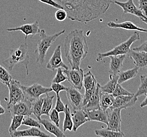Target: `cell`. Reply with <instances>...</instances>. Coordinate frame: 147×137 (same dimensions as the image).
Masks as SVG:
<instances>
[{"mask_svg": "<svg viewBox=\"0 0 147 137\" xmlns=\"http://www.w3.org/2000/svg\"><path fill=\"white\" fill-rule=\"evenodd\" d=\"M65 55L72 69L80 68L82 60L88 53V47L83 31L75 29L67 35L64 41Z\"/></svg>", "mask_w": 147, "mask_h": 137, "instance_id": "obj_1", "label": "cell"}, {"mask_svg": "<svg viewBox=\"0 0 147 137\" xmlns=\"http://www.w3.org/2000/svg\"><path fill=\"white\" fill-rule=\"evenodd\" d=\"M29 60L30 56L28 52V45L26 41H25L24 43L21 44L16 49L10 50L9 56L7 59L3 61L2 64L9 71L12 70L17 64H22L26 69L27 75H28Z\"/></svg>", "mask_w": 147, "mask_h": 137, "instance_id": "obj_2", "label": "cell"}, {"mask_svg": "<svg viewBox=\"0 0 147 137\" xmlns=\"http://www.w3.org/2000/svg\"><path fill=\"white\" fill-rule=\"evenodd\" d=\"M65 29H63L53 35H47L44 30L40 31V39L37 42V47L34 51V53L37 55L36 62L37 63H40L42 65L45 63L47 51L57 38L65 33Z\"/></svg>", "mask_w": 147, "mask_h": 137, "instance_id": "obj_3", "label": "cell"}, {"mask_svg": "<svg viewBox=\"0 0 147 137\" xmlns=\"http://www.w3.org/2000/svg\"><path fill=\"white\" fill-rule=\"evenodd\" d=\"M140 39V34L136 31L134 32L127 40L124 41L123 42L119 44L117 46L114 47L112 50L97 54L96 61L100 62L104 58L109 57L110 56L113 55H127L129 51L130 50L132 44L137 41L139 40Z\"/></svg>", "mask_w": 147, "mask_h": 137, "instance_id": "obj_4", "label": "cell"}, {"mask_svg": "<svg viewBox=\"0 0 147 137\" xmlns=\"http://www.w3.org/2000/svg\"><path fill=\"white\" fill-rule=\"evenodd\" d=\"M20 86L23 91L25 98L31 102L39 99L44 94H48L53 91L51 88L44 87L38 84H34L29 86H25L21 84Z\"/></svg>", "mask_w": 147, "mask_h": 137, "instance_id": "obj_5", "label": "cell"}, {"mask_svg": "<svg viewBox=\"0 0 147 137\" xmlns=\"http://www.w3.org/2000/svg\"><path fill=\"white\" fill-rule=\"evenodd\" d=\"M20 84L21 83L19 81L12 79L10 84L8 85L9 98L7 106L17 104L26 99Z\"/></svg>", "mask_w": 147, "mask_h": 137, "instance_id": "obj_6", "label": "cell"}, {"mask_svg": "<svg viewBox=\"0 0 147 137\" xmlns=\"http://www.w3.org/2000/svg\"><path fill=\"white\" fill-rule=\"evenodd\" d=\"M7 110L11 113L12 116L14 115H21L29 116L31 115V102L24 99L17 104L7 106Z\"/></svg>", "mask_w": 147, "mask_h": 137, "instance_id": "obj_7", "label": "cell"}, {"mask_svg": "<svg viewBox=\"0 0 147 137\" xmlns=\"http://www.w3.org/2000/svg\"><path fill=\"white\" fill-rule=\"evenodd\" d=\"M64 74L67 77L71 85L80 91L83 86L84 71L82 69H65Z\"/></svg>", "mask_w": 147, "mask_h": 137, "instance_id": "obj_8", "label": "cell"}, {"mask_svg": "<svg viewBox=\"0 0 147 137\" xmlns=\"http://www.w3.org/2000/svg\"><path fill=\"white\" fill-rule=\"evenodd\" d=\"M67 99L73 110L80 109L83 108V95L79 90L71 86L66 90Z\"/></svg>", "mask_w": 147, "mask_h": 137, "instance_id": "obj_9", "label": "cell"}, {"mask_svg": "<svg viewBox=\"0 0 147 137\" xmlns=\"http://www.w3.org/2000/svg\"><path fill=\"white\" fill-rule=\"evenodd\" d=\"M59 67H63L65 69H68V67L64 62L62 57L61 51V45H59L55 49L53 55L50 60L48 62L46 68L49 70L54 71Z\"/></svg>", "mask_w": 147, "mask_h": 137, "instance_id": "obj_10", "label": "cell"}, {"mask_svg": "<svg viewBox=\"0 0 147 137\" xmlns=\"http://www.w3.org/2000/svg\"><path fill=\"white\" fill-rule=\"evenodd\" d=\"M113 3L115 4L120 7L123 11V13L125 14H130L138 17L140 19H147L142 13V11L136 7L134 2V0H127L126 2H120L118 1H113Z\"/></svg>", "mask_w": 147, "mask_h": 137, "instance_id": "obj_11", "label": "cell"}, {"mask_svg": "<svg viewBox=\"0 0 147 137\" xmlns=\"http://www.w3.org/2000/svg\"><path fill=\"white\" fill-rule=\"evenodd\" d=\"M6 30L9 32L21 31L25 34V41L27 40V37L29 35L34 37L35 35L40 33V29L38 21H34L32 23L25 24L20 27L7 29Z\"/></svg>", "mask_w": 147, "mask_h": 137, "instance_id": "obj_12", "label": "cell"}, {"mask_svg": "<svg viewBox=\"0 0 147 137\" xmlns=\"http://www.w3.org/2000/svg\"><path fill=\"white\" fill-rule=\"evenodd\" d=\"M138 100V97L134 94L131 96H121L115 97L113 104L110 107L111 110L115 108L125 109L133 106Z\"/></svg>", "mask_w": 147, "mask_h": 137, "instance_id": "obj_13", "label": "cell"}, {"mask_svg": "<svg viewBox=\"0 0 147 137\" xmlns=\"http://www.w3.org/2000/svg\"><path fill=\"white\" fill-rule=\"evenodd\" d=\"M122 110H123L122 108H115L111 110V113L109 114L107 129L114 131H121V112Z\"/></svg>", "mask_w": 147, "mask_h": 137, "instance_id": "obj_14", "label": "cell"}, {"mask_svg": "<svg viewBox=\"0 0 147 137\" xmlns=\"http://www.w3.org/2000/svg\"><path fill=\"white\" fill-rule=\"evenodd\" d=\"M127 55L134 61L136 67H139V69L147 67V53L146 52L130 49Z\"/></svg>", "mask_w": 147, "mask_h": 137, "instance_id": "obj_15", "label": "cell"}, {"mask_svg": "<svg viewBox=\"0 0 147 137\" xmlns=\"http://www.w3.org/2000/svg\"><path fill=\"white\" fill-rule=\"evenodd\" d=\"M89 121H97L102 122L108 126L109 114L107 110H104L101 108L94 110L86 111Z\"/></svg>", "mask_w": 147, "mask_h": 137, "instance_id": "obj_16", "label": "cell"}, {"mask_svg": "<svg viewBox=\"0 0 147 137\" xmlns=\"http://www.w3.org/2000/svg\"><path fill=\"white\" fill-rule=\"evenodd\" d=\"M110 59V73L111 75L117 76L120 74L121 70L123 67V62L126 55H113L109 57Z\"/></svg>", "mask_w": 147, "mask_h": 137, "instance_id": "obj_17", "label": "cell"}, {"mask_svg": "<svg viewBox=\"0 0 147 137\" xmlns=\"http://www.w3.org/2000/svg\"><path fill=\"white\" fill-rule=\"evenodd\" d=\"M71 114L73 122V130L74 132H76L81 126L90 121L86 111L82 109L73 110Z\"/></svg>", "mask_w": 147, "mask_h": 137, "instance_id": "obj_18", "label": "cell"}, {"mask_svg": "<svg viewBox=\"0 0 147 137\" xmlns=\"http://www.w3.org/2000/svg\"><path fill=\"white\" fill-rule=\"evenodd\" d=\"M50 134L45 133L37 127H31L29 129L23 130H17L11 136L12 137H50Z\"/></svg>", "mask_w": 147, "mask_h": 137, "instance_id": "obj_19", "label": "cell"}, {"mask_svg": "<svg viewBox=\"0 0 147 137\" xmlns=\"http://www.w3.org/2000/svg\"><path fill=\"white\" fill-rule=\"evenodd\" d=\"M100 85L97 83L96 90L94 93L87 104L82 109L85 111L94 110L100 108Z\"/></svg>", "mask_w": 147, "mask_h": 137, "instance_id": "obj_20", "label": "cell"}, {"mask_svg": "<svg viewBox=\"0 0 147 137\" xmlns=\"http://www.w3.org/2000/svg\"><path fill=\"white\" fill-rule=\"evenodd\" d=\"M107 25L112 29H122L125 30L136 31L139 32H147V29L138 27L131 21H125L121 23H117L110 21L107 23Z\"/></svg>", "mask_w": 147, "mask_h": 137, "instance_id": "obj_21", "label": "cell"}, {"mask_svg": "<svg viewBox=\"0 0 147 137\" xmlns=\"http://www.w3.org/2000/svg\"><path fill=\"white\" fill-rule=\"evenodd\" d=\"M40 124H42L45 129L50 134H54L56 137H66V135L64 134L62 131L52 121L47 120L46 119H41L40 121Z\"/></svg>", "mask_w": 147, "mask_h": 137, "instance_id": "obj_22", "label": "cell"}, {"mask_svg": "<svg viewBox=\"0 0 147 137\" xmlns=\"http://www.w3.org/2000/svg\"><path fill=\"white\" fill-rule=\"evenodd\" d=\"M139 67H135L131 69L121 72L119 75L117 83L121 84L132 79H134L137 76L138 74L139 73Z\"/></svg>", "mask_w": 147, "mask_h": 137, "instance_id": "obj_23", "label": "cell"}, {"mask_svg": "<svg viewBox=\"0 0 147 137\" xmlns=\"http://www.w3.org/2000/svg\"><path fill=\"white\" fill-rule=\"evenodd\" d=\"M115 97L112 94H107L101 92L100 100V108L104 110H107L113 105Z\"/></svg>", "mask_w": 147, "mask_h": 137, "instance_id": "obj_24", "label": "cell"}, {"mask_svg": "<svg viewBox=\"0 0 147 137\" xmlns=\"http://www.w3.org/2000/svg\"><path fill=\"white\" fill-rule=\"evenodd\" d=\"M118 79L119 76H114L110 74V80L104 86H100L101 92L107 94H112L116 88L117 84H118Z\"/></svg>", "mask_w": 147, "mask_h": 137, "instance_id": "obj_25", "label": "cell"}, {"mask_svg": "<svg viewBox=\"0 0 147 137\" xmlns=\"http://www.w3.org/2000/svg\"><path fill=\"white\" fill-rule=\"evenodd\" d=\"M97 81L91 71H89L86 74H84L83 87L85 90H88L96 88L97 87Z\"/></svg>", "mask_w": 147, "mask_h": 137, "instance_id": "obj_26", "label": "cell"}, {"mask_svg": "<svg viewBox=\"0 0 147 137\" xmlns=\"http://www.w3.org/2000/svg\"><path fill=\"white\" fill-rule=\"evenodd\" d=\"M44 98H39L36 100L31 102V113L37 118L38 120L40 121L41 118V111Z\"/></svg>", "mask_w": 147, "mask_h": 137, "instance_id": "obj_27", "label": "cell"}, {"mask_svg": "<svg viewBox=\"0 0 147 137\" xmlns=\"http://www.w3.org/2000/svg\"><path fill=\"white\" fill-rule=\"evenodd\" d=\"M55 96L51 95L49 96L48 94H46V97L44 98V102L42 104L41 116L46 115L47 116H49L50 111L52 109V107L53 105V100H54Z\"/></svg>", "mask_w": 147, "mask_h": 137, "instance_id": "obj_28", "label": "cell"}, {"mask_svg": "<svg viewBox=\"0 0 147 137\" xmlns=\"http://www.w3.org/2000/svg\"><path fill=\"white\" fill-rule=\"evenodd\" d=\"M65 117L63 122V130L66 131L67 130L71 131L73 128V122L72 120L71 114L70 113L69 108L68 104L65 105V110L64 111Z\"/></svg>", "mask_w": 147, "mask_h": 137, "instance_id": "obj_29", "label": "cell"}, {"mask_svg": "<svg viewBox=\"0 0 147 137\" xmlns=\"http://www.w3.org/2000/svg\"><path fill=\"white\" fill-rule=\"evenodd\" d=\"M95 134L102 137H122L125 135L122 131H114L106 129H96L95 130Z\"/></svg>", "mask_w": 147, "mask_h": 137, "instance_id": "obj_30", "label": "cell"}, {"mask_svg": "<svg viewBox=\"0 0 147 137\" xmlns=\"http://www.w3.org/2000/svg\"><path fill=\"white\" fill-rule=\"evenodd\" d=\"M24 116L21 115H14L12 116L11 124L9 128V132L10 136H11L18 130V129L22 125V121L24 119Z\"/></svg>", "mask_w": 147, "mask_h": 137, "instance_id": "obj_31", "label": "cell"}, {"mask_svg": "<svg viewBox=\"0 0 147 137\" xmlns=\"http://www.w3.org/2000/svg\"><path fill=\"white\" fill-rule=\"evenodd\" d=\"M12 79L9 71L5 67L0 64V82L7 87Z\"/></svg>", "mask_w": 147, "mask_h": 137, "instance_id": "obj_32", "label": "cell"}, {"mask_svg": "<svg viewBox=\"0 0 147 137\" xmlns=\"http://www.w3.org/2000/svg\"><path fill=\"white\" fill-rule=\"evenodd\" d=\"M147 94V74L142 75L140 76V84L138 88L137 92L134 94L136 97L141 96H146Z\"/></svg>", "mask_w": 147, "mask_h": 137, "instance_id": "obj_33", "label": "cell"}, {"mask_svg": "<svg viewBox=\"0 0 147 137\" xmlns=\"http://www.w3.org/2000/svg\"><path fill=\"white\" fill-rule=\"evenodd\" d=\"M22 125H24L30 127H37L40 129L41 125H40L39 121H37L33 118L32 117L29 116H24Z\"/></svg>", "mask_w": 147, "mask_h": 137, "instance_id": "obj_34", "label": "cell"}, {"mask_svg": "<svg viewBox=\"0 0 147 137\" xmlns=\"http://www.w3.org/2000/svg\"><path fill=\"white\" fill-rule=\"evenodd\" d=\"M133 94H132L130 92L125 89L121 86V84H117L115 90L112 93V95L115 98L121 96H131Z\"/></svg>", "mask_w": 147, "mask_h": 137, "instance_id": "obj_35", "label": "cell"}, {"mask_svg": "<svg viewBox=\"0 0 147 137\" xmlns=\"http://www.w3.org/2000/svg\"><path fill=\"white\" fill-rule=\"evenodd\" d=\"M67 80V76L64 75V72L61 67L57 69V73L56 74L54 79L52 80V83H59L63 82Z\"/></svg>", "mask_w": 147, "mask_h": 137, "instance_id": "obj_36", "label": "cell"}, {"mask_svg": "<svg viewBox=\"0 0 147 137\" xmlns=\"http://www.w3.org/2000/svg\"><path fill=\"white\" fill-rule=\"evenodd\" d=\"M49 118L50 120L55 124L58 127L60 126V117L59 112L55 108L51 109L49 114Z\"/></svg>", "mask_w": 147, "mask_h": 137, "instance_id": "obj_37", "label": "cell"}, {"mask_svg": "<svg viewBox=\"0 0 147 137\" xmlns=\"http://www.w3.org/2000/svg\"><path fill=\"white\" fill-rule=\"evenodd\" d=\"M51 88L53 91L55 92L57 96H59V93L62 91H66L67 90L68 87L64 86V85L59 83H52L51 86Z\"/></svg>", "mask_w": 147, "mask_h": 137, "instance_id": "obj_38", "label": "cell"}, {"mask_svg": "<svg viewBox=\"0 0 147 137\" xmlns=\"http://www.w3.org/2000/svg\"><path fill=\"white\" fill-rule=\"evenodd\" d=\"M96 87L95 88L88 89V90H85V93H84V94L83 95V107L84 106H85L87 104V102H88V101L90 99V98L92 96V95L95 92V91L96 90Z\"/></svg>", "mask_w": 147, "mask_h": 137, "instance_id": "obj_39", "label": "cell"}, {"mask_svg": "<svg viewBox=\"0 0 147 137\" xmlns=\"http://www.w3.org/2000/svg\"><path fill=\"white\" fill-rule=\"evenodd\" d=\"M55 18L58 21L63 22L66 20L67 17L66 12L63 9H59L55 13Z\"/></svg>", "mask_w": 147, "mask_h": 137, "instance_id": "obj_40", "label": "cell"}, {"mask_svg": "<svg viewBox=\"0 0 147 137\" xmlns=\"http://www.w3.org/2000/svg\"><path fill=\"white\" fill-rule=\"evenodd\" d=\"M55 109L59 112H64L65 110V105L61 99L60 96H57V100L56 102V105L55 107Z\"/></svg>", "mask_w": 147, "mask_h": 137, "instance_id": "obj_41", "label": "cell"}, {"mask_svg": "<svg viewBox=\"0 0 147 137\" xmlns=\"http://www.w3.org/2000/svg\"><path fill=\"white\" fill-rule=\"evenodd\" d=\"M44 4H46L51 7H54L56 9H63L62 7L59 5L54 0H38Z\"/></svg>", "mask_w": 147, "mask_h": 137, "instance_id": "obj_42", "label": "cell"}, {"mask_svg": "<svg viewBox=\"0 0 147 137\" xmlns=\"http://www.w3.org/2000/svg\"><path fill=\"white\" fill-rule=\"evenodd\" d=\"M139 8L141 10L143 11L146 16H147V0H139Z\"/></svg>", "mask_w": 147, "mask_h": 137, "instance_id": "obj_43", "label": "cell"}, {"mask_svg": "<svg viewBox=\"0 0 147 137\" xmlns=\"http://www.w3.org/2000/svg\"><path fill=\"white\" fill-rule=\"evenodd\" d=\"M134 50L137 51H142L147 53V40L141 44L139 47H136L132 49Z\"/></svg>", "mask_w": 147, "mask_h": 137, "instance_id": "obj_44", "label": "cell"}, {"mask_svg": "<svg viewBox=\"0 0 147 137\" xmlns=\"http://www.w3.org/2000/svg\"><path fill=\"white\" fill-rule=\"evenodd\" d=\"M146 106H147V94L144 100L140 104V108H144V107H146Z\"/></svg>", "mask_w": 147, "mask_h": 137, "instance_id": "obj_45", "label": "cell"}, {"mask_svg": "<svg viewBox=\"0 0 147 137\" xmlns=\"http://www.w3.org/2000/svg\"><path fill=\"white\" fill-rule=\"evenodd\" d=\"M5 109L0 104V115L3 114H5Z\"/></svg>", "mask_w": 147, "mask_h": 137, "instance_id": "obj_46", "label": "cell"}, {"mask_svg": "<svg viewBox=\"0 0 147 137\" xmlns=\"http://www.w3.org/2000/svg\"><path fill=\"white\" fill-rule=\"evenodd\" d=\"M141 20L142 21H143L146 24H147V19H141Z\"/></svg>", "mask_w": 147, "mask_h": 137, "instance_id": "obj_47", "label": "cell"}]
</instances>
